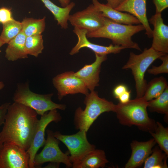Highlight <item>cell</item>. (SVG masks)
I'll return each instance as SVG.
<instances>
[{"instance_id": "1", "label": "cell", "mask_w": 168, "mask_h": 168, "mask_svg": "<svg viewBox=\"0 0 168 168\" xmlns=\"http://www.w3.org/2000/svg\"><path fill=\"white\" fill-rule=\"evenodd\" d=\"M31 108L14 102L8 107L0 132V141H10L27 151L29 148L39 119Z\"/></svg>"}, {"instance_id": "2", "label": "cell", "mask_w": 168, "mask_h": 168, "mask_svg": "<svg viewBox=\"0 0 168 168\" xmlns=\"http://www.w3.org/2000/svg\"><path fill=\"white\" fill-rule=\"evenodd\" d=\"M147 102L142 97L130 100L125 103L119 102L116 105L114 112L119 123L128 126L135 125L144 131L154 132L157 124L148 116Z\"/></svg>"}, {"instance_id": "3", "label": "cell", "mask_w": 168, "mask_h": 168, "mask_svg": "<svg viewBox=\"0 0 168 168\" xmlns=\"http://www.w3.org/2000/svg\"><path fill=\"white\" fill-rule=\"evenodd\" d=\"M144 30L145 28L141 24L136 25L121 24L104 17L103 26L95 31L87 32L86 37L108 39L111 40L114 45L141 51L138 44L132 40V36Z\"/></svg>"}, {"instance_id": "4", "label": "cell", "mask_w": 168, "mask_h": 168, "mask_svg": "<svg viewBox=\"0 0 168 168\" xmlns=\"http://www.w3.org/2000/svg\"><path fill=\"white\" fill-rule=\"evenodd\" d=\"M84 102L85 109L79 107L76 110L74 122L77 129L86 132L100 115L105 112H115L116 108V105L100 97L94 91L86 96Z\"/></svg>"}, {"instance_id": "5", "label": "cell", "mask_w": 168, "mask_h": 168, "mask_svg": "<svg viewBox=\"0 0 168 168\" xmlns=\"http://www.w3.org/2000/svg\"><path fill=\"white\" fill-rule=\"evenodd\" d=\"M164 54L155 51L151 47L145 48L139 54L130 53L128 61L122 68L130 69L131 71L135 82L136 98H141L144 95L147 84L144 78L145 72L153 62Z\"/></svg>"}, {"instance_id": "6", "label": "cell", "mask_w": 168, "mask_h": 168, "mask_svg": "<svg viewBox=\"0 0 168 168\" xmlns=\"http://www.w3.org/2000/svg\"><path fill=\"white\" fill-rule=\"evenodd\" d=\"M53 93L40 94L31 91L28 83L18 84L13 97L14 102L22 104L34 110L38 115H43L54 109L64 110V104H57L51 100Z\"/></svg>"}, {"instance_id": "7", "label": "cell", "mask_w": 168, "mask_h": 168, "mask_svg": "<svg viewBox=\"0 0 168 168\" xmlns=\"http://www.w3.org/2000/svg\"><path fill=\"white\" fill-rule=\"evenodd\" d=\"M86 133L84 130H79L77 133L70 135H63L58 131L54 133V137L68 148L72 165L96 148L94 145L88 142Z\"/></svg>"}, {"instance_id": "8", "label": "cell", "mask_w": 168, "mask_h": 168, "mask_svg": "<svg viewBox=\"0 0 168 168\" xmlns=\"http://www.w3.org/2000/svg\"><path fill=\"white\" fill-rule=\"evenodd\" d=\"M47 138L42 151L36 154L34 160V168L39 167L47 162L63 163L68 167H72L69 156L64 153L60 149L59 141L54 136L52 131H46Z\"/></svg>"}, {"instance_id": "9", "label": "cell", "mask_w": 168, "mask_h": 168, "mask_svg": "<svg viewBox=\"0 0 168 168\" xmlns=\"http://www.w3.org/2000/svg\"><path fill=\"white\" fill-rule=\"evenodd\" d=\"M30 156L15 143L4 142L0 150V168H29Z\"/></svg>"}, {"instance_id": "10", "label": "cell", "mask_w": 168, "mask_h": 168, "mask_svg": "<svg viewBox=\"0 0 168 168\" xmlns=\"http://www.w3.org/2000/svg\"><path fill=\"white\" fill-rule=\"evenodd\" d=\"M61 119L57 109H54L45 113L39 119L30 146L26 151L30 156L29 168H34L35 156L40 148L44 144L46 140L45 133L46 127L52 122L57 123L60 121Z\"/></svg>"}, {"instance_id": "11", "label": "cell", "mask_w": 168, "mask_h": 168, "mask_svg": "<svg viewBox=\"0 0 168 168\" xmlns=\"http://www.w3.org/2000/svg\"><path fill=\"white\" fill-rule=\"evenodd\" d=\"M104 17L93 4L86 9L70 15L68 21L74 27L86 30L88 32L95 31L104 24Z\"/></svg>"}, {"instance_id": "12", "label": "cell", "mask_w": 168, "mask_h": 168, "mask_svg": "<svg viewBox=\"0 0 168 168\" xmlns=\"http://www.w3.org/2000/svg\"><path fill=\"white\" fill-rule=\"evenodd\" d=\"M52 82L58 91V98L60 100L68 94L80 93L86 96L89 93L84 83L73 71L66 72L58 75L53 79Z\"/></svg>"}, {"instance_id": "13", "label": "cell", "mask_w": 168, "mask_h": 168, "mask_svg": "<svg viewBox=\"0 0 168 168\" xmlns=\"http://www.w3.org/2000/svg\"><path fill=\"white\" fill-rule=\"evenodd\" d=\"M73 31L77 36L78 40L77 44L69 53L71 55L77 54L81 49L85 47L91 49L95 54L100 55L118 54L122 49H125L122 46L112 44L108 46H104L91 43L87 39L86 34L88 32L86 29L74 27Z\"/></svg>"}, {"instance_id": "14", "label": "cell", "mask_w": 168, "mask_h": 168, "mask_svg": "<svg viewBox=\"0 0 168 168\" xmlns=\"http://www.w3.org/2000/svg\"><path fill=\"white\" fill-rule=\"evenodd\" d=\"M153 26L151 47L155 51L168 53V26L163 22L161 13H155L148 20Z\"/></svg>"}, {"instance_id": "15", "label": "cell", "mask_w": 168, "mask_h": 168, "mask_svg": "<svg viewBox=\"0 0 168 168\" xmlns=\"http://www.w3.org/2000/svg\"><path fill=\"white\" fill-rule=\"evenodd\" d=\"M95 54L96 59L93 63L85 65L75 72V75L82 80L91 91H94L95 87L99 85L101 66L107 59V55Z\"/></svg>"}, {"instance_id": "16", "label": "cell", "mask_w": 168, "mask_h": 168, "mask_svg": "<svg viewBox=\"0 0 168 168\" xmlns=\"http://www.w3.org/2000/svg\"><path fill=\"white\" fill-rule=\"evenodd\" d=\"M115 9L128 12L135 17L144 27L147 36L152 37V30L147 16L146 0H125Z\"/></svg>"}, {"instance_id": "17", "label": "cell", "mask_w": 168, "mask_h": 168, "mask_svg": "<svg viewBox=\"0 0 168 168\" xmlns=\"http://www.w3.org/2000/svg\"><path fill=\"white\" fill-rule=\"evenodd\" d=\"M156 143L153 138L145 142L133 141L130 145L131 155L124 167L135 168L141 166L152 153Z\"/></svg>"}, {"instance_id": "18", "label": "cell", "mask_w": 168, "mask_h": 168, "mask_svg": "<svg viewBox=\"0 0 168 168\" xmlns=\"http://www.w3.org/2000/svg\"><path fill=\"white\" fill-rule=\"evenodd\" d=\"M92 4L101 12L103 16L116 22L125 25L141 24L139 21L133 15L122 12L114 9L107 4L101 3L98 0H92Z\"/></svg>"}, {"instance_id": "19", "label": "cell", "mask_w": 168, "mask_h": 168, "mask_svg": "<svg viewBox=\"0 0 168 168\" xmlns=\"http://www.w3.org/2000/svg\"><path fill=\"white\" fill-rule=\"evenodd\" d=\"M26 36L21 31L7 44L5 50V57L9 61H14L28 58L25 49Z\"/></svg>"}, {"instance_id": "20", "label": "cell", "mask_w": 168, "mask_h": 168, "mask_svg": "<svg viewBox=\"0 0 168 168\" xmlns=\"http://www.w3.org/2000/svg\"><path fill=\"white\" fill-rule=\"evenodd\" d=\"M108 162L105 152L96 149L85 155L81 160L72 165L73 168H99L104 167Z\"/></svg>"}, {"instance_id": "21", "label": "cell", "mask_w": 168, "mask_h": 168, "mask_svg": "<svg viewBox=\"0 0 168 168\" xmlns=\"http://www.w3.org/2000/svg\"><path fill=\"white\" fill-rule=\"evenodd\" d=\"M41 0L53 15L58 25L62 29H67L69 13L75 6V3L71 2L66 7H61L56 5L50 0Z\"/></svg>"}, {"instance_id": "22", "label": "cell", "mask_w": 168, "mask_h": 168, "mask_svg": "<svg viewBox=\"0 0 168 168\" xmlns=\"http://www.w3.org/2000/svg\"><path fill=\"white\" fill-rule=\"evenodd\" d=\"M166 79L163 76L155 78L147 83L143 98L148 101L159 96L168 87Z\"/></svg>"}, {"instance_id": "23", "label": "cell", "mask_w": 168, "mask_h": 168, "mask_svg": "<svg viewBox=\"0 0 168 168\" xmlns=\"http://www.w3.org/2000/svg\"><path fill=\"white\" fill-rule=\"evenodd\" d=\"M21 22V31L26 36L41 35L45 26V17L42 19L26 18Z\"/></svg>"}, {"instance_id": "24", "label": "cell", "mask_w": 168, "mask_h": 168, "mask_svg": "<svg viewBox=\"0 0 168 168\" xmlns=\"http://www.w3.org/2000/svg\"><path fill=\"white\" fill-rule=\"evenodd\" d=\"M151 155L144 162V168H168L166 160L168 155L159 147H156L152 149Z\"/></svg>"}, {"instance_id": "25", "label": "cell", "mask_w": 168, "mask_h": 168, "mask_svg": "<svg viewBox=\"0 0 168 168\" xmlns=\"http://www.w3.org/2000/svg\"><path fill=\"white\" fill-rule=\"evenodd\" d=\"M147 108L151 112L165 114L168 118V86L159 96L148 101Z\"/></svg>"}, {"instance_id": "26", "label": "cell", "mask_w": 168, "mask_h": 168, "mask_svg": "<svg viewBox=\"0 0 168 168\" xmlns=\"http://www.w3.org/2000/svg\"><path fill=\"white\" fill-rule=\"evenodd\" d=\"M2 30L0 39L5 44H8L21 31V22L14 19L2 24Z\"/></svg>"}, {"instance_id": "27", "label": "cell", "mask_w": 168, "mask_h": 168, "mask_svg": "<svg viewBox=\"0 0 168 168\" xmlns=\"http://www.w3.org/2000/svg\"><path fill=\"white\" fill-rule=\"evenodd\" d=\"M25 46L28 55L37 57L44 48L42 35L41 34L26 36Z\"/></svg>"}, {"instance_id": "28", "label": "cell", "mask_w": 168, "mask_h": 168, "mask_svg": "<svg viewBox=\"0 0 168 168\" xmlns=\"http://www.w3.org/2000/svg\"><path fill=\"white\" fill-rule=\"evenodd\" d=\"M157 127L154 132L149 133L159 146V148L168 155V128L160 123L156 122Z\"/></svg>"}, {"instance_id": "29", "label": "cell", "mask_w": 168, "mask_h": 168, "mask_svg": "<svg viewBox=\"0 0 168 168\" xmlns=\"http://www.w3.org/2000/svg\"><path fill=\"white\" fill-rule=\"evenodd\" d=\"M159 59L162 61V64L158 66L153 65L151 68L147 69L149 74L157 75L162 73H168V55L165 54L160 56Z\"/></svg>"}, {"instance_id": "30", "label": "cell", "mask_w": 168, "mask_h": 168, "mask_svg": "<svg viewBox=\"0 0 168 168\" xmlns=\"http://www.w3.org/2000/svg\"><path fill=\"white\" fill-rule=\"evenodd\" d=\"M14 19L11 9L6 7L0 8V23L2 24Z\"/></svg>"}, {"instance_id": "31", "label": "cell", "mask_w": 168, "mask_h": 168, "mask_svg": "<svg viewBox=\"0 0 168 168\" xmlns=\"http://www.w3.org/2000/svg\"><path fill=\"white\" fill-rule=\"evenodd\" d=\"M156 7V13H161L168 7V0H153Z\"/></svg>"}, {"instance_id": "32", "label": "cell", "mask_w": 168, "mask_h": 168, "mask_svg": "<svg viewBox=\"0 0 168 168\" xmlns=\"http://www.w3.org/2000/svg\"><path fill=\"white\" fill-rule=\"evenodd\" d=\"M10 103L6 102L0 106V127L4 124L6 114Z\"/></svg>"}, {"instance_id": "33", "label": "cell", "mask_w": 168, "mask_h": 168, "mask_svg": "<svg viewBox=\"0 0 168 168\" xmlns=\"http://www.w3.org/2000/svg\"><path fill=\"white\" fill-rule=\"evenodd\" d=\"M127 90V88L125 85L119 84L114 88L113 91V95L115 98L118 99L119 96Z\"/></svg>"}, {"instance_id": "34", "label": "cell", "mask_w": 168, "mask_h": 168, "mask_svg": "<svg viewBox=\"0 0 168 168\" xmlns=\"http://www.w3.org/2000/svg\"><path fill=\"white\" fill-rule=\"evenodd\" d=\"M131 91L128 90L119 96V102L122 103H125L128 102L130 100Z\"/></svg>"}, {"instance_id": "35", "label": "cell", "mask_w": 168, "mask_h": 168, "mask_svg": "<svg viewBox=\"0 0 168 168\" xmlns=\"http://www.w3.org/2000/svg\"><path fill=\"white\" fill-rule=\"evenodd\" d=\"M125 0H106L107 4L112 8L115 9Z\"/></svg>"}, {"instance_id": "36", "label": "cell", "mask_w": 168, "mask_h": 168, "mask_svg": "<svg viewBox=\"0 0 168 168\" xmlns=\"http://www.w3.org/2000/svg\"><path fill=\"white\" fill-rule=\"evenodd\" d=\"M60 163L50 162L47 165L44 167V168H59Z\"/></svg>"}, {"instance_id": "37", "label": "cell", "mask_w": 168, "mask_h": 168, "mask_svg": "<svg viewBox=\"0 0 168 168\" xmlns=\"http://www.w3.org/2000/svg\"><path fill=\"white\" fill-rule=\"evenodd\" d=\"M62 7H64L67 6L70 3V0H58Z\"/></svg>"}, {"instance_id": "38", "label": "cell", "mask_w": 168, "mask_h": 168, "mask_svg": "<svg viewBox=\"0 0 168 168\" xmlns=\"http://www.w3.org/2000/svg\"><path fill=\"white\" fill-rule=\"evenodd\" d=\"M4 83L2 81H0V90L4 88Z\"/></svg>"}, {"instance_id": "39", "label": "cell", "mask_w": 168, "mask_h": 168, "mask_svg": "<svg viewBox=\"0 0 168 168\" xmlns=\"http://www.w3.org/2000/svg\"><path fill=\"white\" fill-rule=\"evenodd\" d=\"M5 44L0 39V48Z\"/></svg>"}, {"instance_id": "40", "label": "cell", "mask_w": 168, "mask_h": 168, "mask_svg": "<svg viewBox=\"0 0 168 168\" xmlns=\"http://www.w3.org/2000/svg\"><path fill=\"white\" fill-rule=\"evenodd\" d=\"M3 144V143L0 141V150L2 147Z\"/></svg>"}]
</instances>
